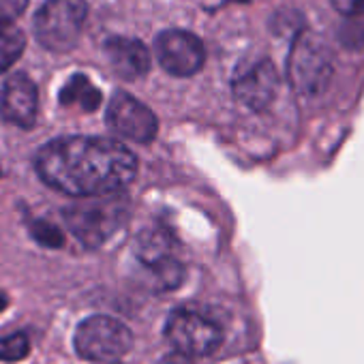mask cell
Wrapping results in <instances>:
<instances>
[{
    "label": "cell",
    "mask_w": 364,
    "mask_h": 364,
    "mask_svg": "<svg viewBox=\"0 0 364 364\" xmlns=\"http://www.w3.org/2000/svg\"><path fill=\"white\" fill-rule=\"evenodd\" d=\"M35 169L48 187L82 200L122 191L135 178L137 159L120 141L69 135L43 144Z\"/></svg>",
    "instance_id": "1"
},
{
    "label": "cell",
    "mask_w": 364,
    "mask_h": 364,
    "mask_svg": "<svg viewBox=\"0 0 364 364\" xmlns=\"http://www.w3.org/2000/svg\"><path fill=\"white\" fill-rule=\"evenodd\" d=\"M131 202L120 193L82 198L65 208L63 217L71 234L86 247H101L129 221Z\"/></svg>",
    "instance_id": "2"
},
{
    "label": "cell",
    "mask_w": 364,
    "mask_h": 364,
    "mask_svg": "<svg viewBox=\"0 0 364 364\" xmlns=\"http://www.w3.org/2000/svg\"><path fill=\"white\" fill-rule=\"evenodd\" d=\"M332 75L334 65L328 46L311 33H300L294 41L287 63V77L291 88L300 97L313 99L326 92Z\"/></svg>",
    "instance_id": "3"
},
{
    "label": "cell",
    "mask_w": 364,
    "mask_h": 364,
    "mask_svg": "<svg viewBox=\"0 0 364 364\" xmlns=\"http://www.w3.org/2000/svg\"><path fill=\"white\" fill-rule=\"evenodd\" d=\"M86 18L84 0H48L35 18V35L46 50L69 52L80 41Z\"/></svg>",
    "instance_id": "4"
},
{
    "label": "cell",
    "mask_w": 364,
    "mask_h": 364,
    "mask_svg": "<svg viewBox=\"0 0 364 364\" xmlns=\"http://www.w3.org/2000/svg\"><path fill=\"white\" fill-rule=\"evenodd\" d=\"M165 338L185 358H204L215 353L223 343L221 326L200 311L178 309L165 321Z\"/></svg>",
    "instance_id": "5"
},
{
    "label": "cell",
    "mask_w": 364,
    "mask_h": 364,
    "mask_svg": "<svg viewBox=\"0 0 364 364\" xmlns=\"http://www.w3.org/2000/svg\"><path fill=\"white\" fill-rule=\"evenodd\" d=\"M75 351L88 362H116L133 347L131 330L107 315H92L80 321L75 336Z\"/></svg>",
    "instance_id": "6"
},
{
    "label": "cell",
    "mask_w": 364,
    "mask_h": 364,
    "mask_svg": "<svg viewBox=\"0 0 364 364\" xmlns=\"http://www.w3.org/2000/svg\"><path fill=\"white\" fill-rule=\"evenodd\" d=\"M107 124L109 129L131 141L148 144L156 137L159 120L148 105L131 97L129 92H114L107 105Z\"/></svg>",
    "instance_id": "7"
},
{
    "label": "cell",
    "mask_w": 364,
    "mask_h": 364,
    "mask_svg": "<svg viewBox=\"0 0 364 364\" xmlns=\"http://www.w3.org/2000/svg\"><path fill=\"white\" fill-rule=\"evenodd\" d=\"M154 50L161 67L176 77H189L198 73L206 60L202 41L185 31L161 33L154 41Z\"/></svg>",
    "instance_id": "8"
},
{
    "label": "cell",
    "mask_w": 364,
    "mask_h": 364,
    "mask_svg": "<svg viewBox=\"0 0 364 364\" xmlns=\"http://www.w3.org/2000/svg\"><path fill=\"white\" fill-rule=\"evenodd\" d=\"M135 251L139 262L156 274V281L163 287H176L182 281V266L171 255V236L161 230L152 228L137 236Z\"/></svg>",
    "instance_id": "9"
},
{
    "label": "cell",
    "mask_w": 364,
    "mask_h": 364,
    "mask_svg": "<svg viewBox=\"0 0 364 364\" xmlns=\"http://www.w3.org/2000/svg\"><path fill=\"white\" fill-rule=\"evenodd\" d=\"M234 97L253 112H264L279 92V73L270 60H259L236 75Z\"/></svg>",
    "instance_id": "10"
},
{
    "label": "cell",
    "mask_w": 364,
    "mask_h": 364,
    "mask_svg": "<svg viewBox=\"0 0 364 364\" xmlns=\"http://www.w3.org/2000/svg\"><path fill=\"white\" fill-rule=\"evenodd\" d=\"M37 112L39 92L35 82L24 73L11 75L0 92V116L16 127L31 129L37 120Z\"/></svg>",
    "instance_id": "11"
},
{
    "label": "cell",
    "mask_w": 364,
    "mask_h": 364,
    "mask_svg": "<svg viewBox=\"0 0 364 364\" xmlns=\"http://www.w3.org/2000/svg\"><path fill=\"white\" fill-rule=\"evenodd\" d=\"M105 54L114 73L127 82L144 77L150 69V54L146 46L137 39L114 37L105 41Z\"/></svg>",
    "instance_id": "12"
},
{
    "label": "cell",
    "mask_w": 364,
    "mask_h": 364,
    "mask_svg": "<svg viewBox=\"0 0 364 364\" xmlns=\"http://www.w3.org/2000/svg\"><path fill=\"white\" fill-rule=\"evenodd\" d=\"M103 97L99 88L86 75H73L60 90V103L65 107H77L82 112L99 109Z\"/></svg>",
    "instance_id": "13"
},
{
    "label": "cell",
    "mask_w": 364,
    "mask_h": 364,
    "mask_svg": "<svg viewBox=\"0 0 364 364\" xmlns=\"http://www.w3.org/2000/svg\"><path fill=\"white\" fill-rule=\"evenodd\" d=\"M26 37L24 33L7 20H0V73H5L24 52Z\"/></svg>",
    "instance_id": "14"
},
{
    "label": "cell",
    "mask_w": 364,
    "mask_h": 364,
    "mask_svg": "<svg viewBox=\"0 0 364 364\" xmlns=\"http://www.w3.org/2000/svg\"><path fill=\"white\" fill-rule=\"evenodd\" d=\"M31 353V343L26 334H11L0 338V360L3 362H20Z\"/></svg>",
    "instance_id": "15"
},
{
    "label": "cell",
    "mask_w": 364,
    "mask_h": 364,
    "mask_svg": "<svg viewBox=\"0 0 364 364\" xmlns=\"http://www.w3.org/2000/svg\"><path fill=\"white\" fill-rule=\"evenodd\" d=\"M31 234H33V238H35L39 245H43V247L58 249V247H63V242H65L63 232H60L58 228H54L52 223H48V221H35V223L31 225Z\"/></svg>",
    "instance_id": "16"
},
{
    "label": "cell",
    "mask_w": 364,
    "mask_h": 364,
    "mask_svg": "<svg viewBox=\"0 0 364 364\" xmlns=\"http://www.w3.org/2000/svg\"><path fill=\"white\" fill-rule=\"evenodd\" d=\"M28 7V0H0V20H16Z\"/></svg>",
    "instance_id": "17"
},
{
    "label": "cell",
    "mask_w": 364,
    "mask_h": 364,
    "mask_svg": "<svg viewBox=\"0 0 364 364\" xmlns=\"http://www.w3.org/2000/svg\"><path fill=\"white\" fill-rule=\"evenodd\" d=\"M330 5L334 7V11L355 18L364 14V0H330Z\"/></svg>",
    "instance_id": "18"
},
{
    "label": "cell",
    "mask_w": 364,
    "mask_h": 364,
    "mask_svg": "<svg viewBox=\"0 0 364 364\" xmlns=\"http://www.w3.org/2000/svg\"><path fill=\"white\" fill-rule=\"evenodd\" d=\"M161 364H193L191 358H185V355H180V353H173V355H167Z\"/></svg>",
    "instance_id": "19"
},
{
    "label": "cell",
    "mask_w": 364,
    "mask_h": 364,
    "mask_svg": "<svg viewBox=\"0 0 364 364\" xmlns=\"http://www.w3.org/2000/svg\"><path fill=\"white\" fill-rule=\"evenodd\" d=\"M7 306V296L3 294V291H0V311H3Z\"/></svg>",
    "instance_id": "20"
}]
</instances>
